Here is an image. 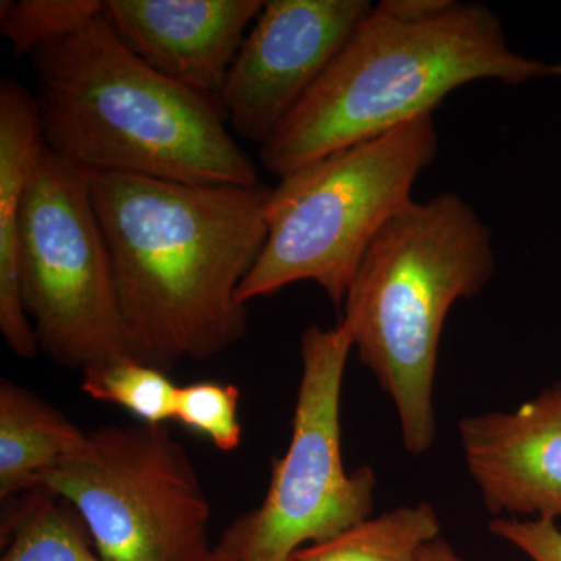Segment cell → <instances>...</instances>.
Here are the masks:
<instances>
[{"label": "cell", "mask_w": 561, "mask_h": 561, "mask_svg": "<svg viewBox=\"0 0 561 561\" xmlns=\"http://www.w3.org/2000/svg\"><path fill=\"white\" fill-rule=\"evenodd\" d=\"M88 179L131 356L171 371L241 342L249 311L238 290L267 239L272 190L122 173Z\"/></svg>", "instance_id": "obj_1"}, {"label": "cell", "mask_w": 561, "mask_h": 561, "mask_svg": "<svg viewBox=\"0 0 561 561\" xmlns=\"http://www.w3.org/2000/svg\"><path fill=\"white\" fill-rule=\"evenodd\" d=\"M559 77V62L513 50L485 3L383 0L262 144L261 162L280 179L434 114L465 84L496 80L519 87Z\"/></svg>", "instance_id": "obj_2"}, {"label": "cell", "mask_w": 561, "mask_h": 561, "mask_svg": "<svg viewBox=\"0 0 561 561\" xmlns=\"http://www.w3.org/2000/svg\"><path fill=\"white\" fill-rule=\"evenodd\" d=\"M31 60L44 142L81 172L260 184L220 103L150 68L102 14Z\"/></svg>", "instance_id": "obj_3"}, {"label": "cell", "mask_w": 561, "mask_h": 561, "mask_svg": "<svg viewBox=\"0 0 561 561\" xmlns=\"http://www.w3.org/2000/svg\"><path fill=\"white\" fill-rule=\"evenodd\" d=\"M494 271L490 228L459 194L442 192L394 214L351 283L341 324L393 401L413 456L437 437L435 371L448 313L481 294Z\"/></svg>", "instance_id": "obj_4"}, {"label": "cell", "mask_w": 561, "mask_h": 561, "mask_svg": "<svg viewBox=\"0 0 561 561\" xmlns=\"http://www.w3.org/2000/svg\"><path fill=\"white\" fill-rule=\"evenodd\" d=\"M437 153L427 114L280 176L265 206L267 239L239 301L312 280L342 306L368 247L412 202L413 184Z\"/></svg>", "instance_id": "obj_5"}, {"label": "cell", "mask_w": 561, "mask_h": 561, "mask_svg": "<svg viewBox=\"0 0 561 561\" xmlns=\"http://www.w3.org/2000/svg\"><path fill=\"white\" fill-rule=\"evenodd\" d=\"M65 501L105 561H205L210 502L165 424L103 426L41 485Z\"/></svg>", "instance_id": "obj_6"}, {"label": "cell", "mask_w": 561, "mask_h": 561, "mask_svg": "<svg viewBox=\"0 0 561 561\" xmlns=\"http://www.w3.org/2000/svg\"><path fill=\"white\" fill-rule=\"evenodd\" d=\"M20 271L25 312L51 360L83 370L131 356L88 173L47 147L22 203Z\"/></svg>", "instance_id": "obj_7"}, {"label": "cell", "mask_w": 561, "mask_h": 561, "mask_svg": "<svg viewBox=\"0 0 561 561\" xmlns=\"http://www.w3.org/2000/svg\"><path fill=\"white\" fill-rule=\"evenodd\" d=\"M353 341L343 324L301 335V381L286 453L256 511L232 524L241 561H291L309 545L370 518L376 472L346 471L342 456L343 378Z\"/></svg>", "instance_id": "obj_8"}, {"label": "cell", "mask_w": 561, "mask_h": 561, "mask_svg": "<svg viewBox=\"0 0 561 561\" xmlns=\"http://www.w3.org/2000/svg\"><path fill=\"white\" fill-rule=\"evenodd\" d=\"M371 7L367 0L265 2L220 92L232 130L260 146L271 138Z\"/></svg>", "instance_id": "obj_9"}, {"label": "cell", "mask_w": 561, "mask_h": 561, "mask_svg": "<svg viewBox=\"0 0 561 561\" xmlns=\"http://www.w3.org/2000/svg\"><path fill=\"white\" fill-rule=\"evenodd\" d=\"M459 440L486 511L561 519V381L515 411L465 416Z\"/></svg>", "instance_id": "obj_10"}, {"label": "cell", "mask_w": 561, "mask_h": 561, "mask_svg": "<svg viewBox=\"0 0 561 561\" xmlns=\"http://www.w3.org/2000/svg\"><path fill=\"white\" fill-rule=\"evenodd\" d=\"M261 0H106L102 16L140 60L220 103Z\"/></svg>", "instance_id": "obj_11"}, {"label": "cell", "mask_w": 561, "mask_h": 561, "mask_svg": "<svg viewBox=\"0 0 561 561\" xmlns=\"http://www.w3.org/2000/svg\"><path fill=\"white\" fill-rule=\"evenodd\" d=\"M46 147L38 103L21 83H0V332L21 359H33L38 337L21 290L22 203L41 151Z\"/></svg>", "instance_id": "obj_12"}, {"label": "cell", "mask_w": 561, "mask_h": 561, "mask_svg": "<svg viewBox=\"0 0 561 561\" xmlns=\"http://www.w3.org/2000/svg\"><path fill=\"white\" fill-rule=\"evenodd\" d=\"M87 437L61 411L21 383L0 382V497L39 489L47 472Z\"/></svg>", "instance_id": "obj_13"}, {"label": "cell", "mask_w": 561, "mask_h": 561, "mask_svg": "<svg viewBox=\"0 0 561 561\" xmlns=\"http://www.w3.org/2000/svg\"><path fill=\"white\" fill-rule=\"evenodd\" d=\"M440 518L427 502L404 505L309 545L291 561H420L424 546L440 538Z\"/></svg>", "instance_id": "obj_14"}, {"label": "cell", "mask_w": 561, "mask_h": 561, "mask_svg": "<svg viewBox=\"0 0 561 561\" xmlns=\"http://www.w3.org/2000/svg\"><path fill=\"white\" fill-rule=\"evenodd\" d=\"M68 507L43 486L21 494L3 522L7 545L0 561H105L79 515Z\"/></svg>", "instance_id": "obj_15"}, {"label": "cell", "mask_w": 561, "mask_h": 561, "mask_svg": "<svg viewBox=\"0 0 561 561\" xmlns=\"http://www.w3.org/2000/svg\"><path fill=\"white\" fill-rule=\"evenodd\" d=\"M80 389L91 400L117 405L142 424L173 421L179 386L168 371L131 356L95 362L81 370Z\"/></svg>", "instance_id": "obj_16"}, {"label": "cell", "mask_w": 561, "mask_h": 561, "mask_svg": "<svg viewBox=\"0 0 561 561\" xmlns=\"http://www.w3.org/2000/svg\"><path fill=\"white\" fill-rule=\"evenodd\" d=\"M105 0H2L0 32L16 57L49 46L102 14Z\"/></svg>", "instance_id": "obj_17"}, {"label": "cell", "mask_w": 561, "mask_h": 561, "mask_svg": "<svg viewBox=\"0 0 561 561\" xmlns=\"http://www.w3.org/2000/svg\"><path fill=\"white\" fill-rule=\"evenodd\" d=\"M241 390L234 383L201 381L179 386L173 421L208 438L219 451L232 453L241 446L239 421Z\"/></svg>", "instance_id": "obj_18"}, {"label": "cell", "mask_w": 561, "mask_h": 561, "mask_svg": "<svg viewBox=\"0 0 561 561\" xmlns=\"http://www.w3.org/2000/svg\"><path fill=\"white\" fill-rule=\"evenodd\" d=\"M490 531L531 561H561V529L556 522L508 516L493 519Z\"/></svg>", "instance_id": "obj_19"}, {"label": "cell", "mask_w": 561, "mask_h": 561, "mask_svg": "<svg viewBox=\"0 0 561 561\" xmlns=\"http://www.w3.org/2000/svg\"><path fill=\"white\" fill-rule=\"evenodd\" d=\"M205 561H241L238 540H236V535L231 527L225 531L221 540L214 545L213 551L209 552Z\"/></svg>", "instance_id": "obj_20"}, {"label": "cell", "mask_w": 561, "mask_h": 561, "mask_svg": "<svg viewBox=\"0 0 561 561\" xmlns=\"http://www.w3.org/2000/svg\"><path fill=\"white\" fill-rule=\"evenodd\" d=\"M420 561H467L461 559L459 553L454 551L451 545L443 538L431 541L430 545L424 546L423 551L420 553Z\"/></svg>", "instance_id": "obj_21"}]
</instances>
